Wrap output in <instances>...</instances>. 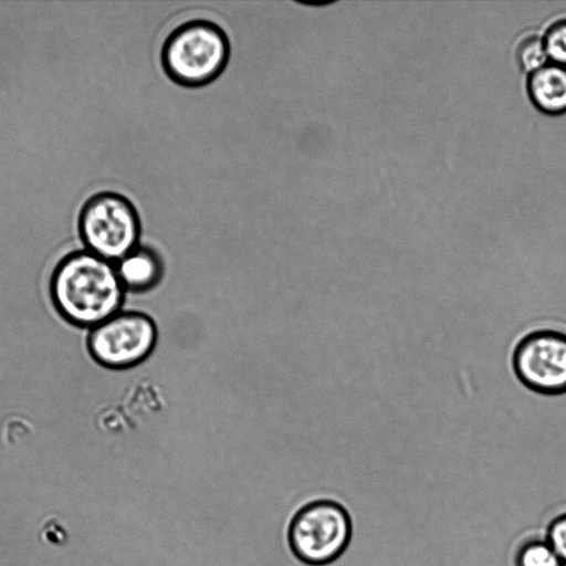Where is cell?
I'll return each instance as SVG.
<instances>
[{
	"instance_id": "7",
	"label": "cell",
	"mask_w": 566,
	"mask_h": 566,
	"mask_svg": "<svg viewBox=\"0 0 566 566\" xmlns=\"http://www.w3.org/2000/svg\"><path fill=\"white\" fill-rule=\"evenodd\" d=\"M534 105L547 114L566 112V66L547 63L532 73L527 83Z\"/></svg>"
},
{
	"instance_id": "10",
	"label": "cell",
	"mask_w": 566,
	"mask_h": 566,
	"mask_svg": "<svg viewBox=\"0 0 566 566\" xmlns=\"http://www.w3.org/2000/svg\"><path fill=\"white\" fill-rule=\"evenodd\" d=\"M516 59L521 69L531 74L545 66L548 55L543 39L536 35L524 39L516 50Z\"/></svg>"
},
{
	"instance_id": "2",
	"label": "cell",
	"mask_w": 566,
	"mask_h": 566,
	"mask_svg": "<svg viewBox=\"0 0 566 566\" xmlns=\"http://www.w3.org/2000/svg\"><path fill=\"white\" fill-rule=\"evenodd\" d=\"M230 42L226 31L206 19H193L174 29L164 41L160 62L166 75L178 85L200 87L226 69Z\"/></svg>"
},
{
	"instance_id": "6",
	"label": "cell",
	"mask_w": 566,
	"mask_h": 566,
	"mask_svg": "<svg viewBox=\"0 0 566 566\" xmlns=\"http://www.w3.org/2000/svg\"><path fill=\"white\" fill-rule=\"evenodd\" d=\"M511 360L515 377L526 389L548 397L566 394L565 332H528L517 340Z\"/></svg>"
},
{
	"instance_id": "4",
	"label": "cell",
	"mask_w": 566,
	"mask_h": 566,
	"mask_svg": "<svg viewBox=\"0 0 566 566\" xmlns=\"http://www.w3.org/2000/svg\"><path fill=\"white\" fill-rule=\"evenodd\" d=\"M78 231L85 250L116 263L139 245L140 220L126 197L101 192L82 207Z\"/></svg>"
},
{
	"instance_id": "3",
	"label": "cell",
	"mask_w": 566,
	"mask_h": 566,
	"mask_svg": "<svg viewBox=\"0 0 566 566\" xmlns=\"http://www.w3.org/2000/svg\"><path fill=\"white\" fill-rule=\"evenodd\" d=\"M353 532L350 513L343 503L318 499L304 504L294 514L287 528V543L302 564L326 566L348 549Z\"/></svg>"
},
{
	"instance_id": "11",
	"label": "cell",
	"mask_w": 566,
	"mask_h": 566,
	"mask_svg": "<svg viewBox=\"0 0 566 566\" xmlns=\"http://www.w3.org/2000/svg\"><path fill=\"white\" fill-rule=\"evenodd\" d=\"M543 41L548 59L553 63L566 66V20L553 24Z\"/></svg>"
},
{
	"instance_id": "1",
	"label": "cell",
	"mask_w": 566,
	"mask_h": 566,
	"mask_svg": "<svg viewBox=\"0 0 566 566\" xmlns=\"http://www.w3.org/2000/svg\"><path fill=\"white\" fill-rule=\"evenodd\" d=\"M125 293L115 263L85 249L63 256L49 281L56 313L88 331L122 311Z\"/></svg>"
},
{
	"instance_id": "9",
	"label": "cell",
	"mask_w": 566,
	"mask_h": 566,
	"mask_svg": "<svg viewBox=\"0 0 566 566\" xmlns=\"http://www.w3.org/2000/svg\"><path fill=\"white\" fill-rule=\"evenodd\" d=\"M513 566H564L562 559L545 538L536 534L522 541L513 551Z\"/></svg>"
},
{
	"instance_id": "8",
	"label": "cell",
	"mask_w": 566,
	"mask_h": 566,
	"mask_svg": "<svg viewBox=\"0 0 566 566\" xmlns=\"http://www.w3.org/2000/svg\"><path fill=\"white\" fill-rule=\"evenodd\" d=\"M118 277L126 292H143L160 277L161 266L155 252L138 245L115 263Z\"/></svg>"
},
{
	"instance_id": "12",
	"label": "cell",
	"mask_w": 566,
	"mask_h": 566,
	"mask_svg": "<svg viewBox=\"0 0 566 566\" xmlns=\"http://www.w3.org/2000/svg\"><path fill=\"white\" fill-rule=\"evenodd\" d=\"M545 538L566 566V511L558 513L547 523Z\"/></svg>"
},
{
	"instance_id": "5",
	"label": "cell",
	"mask_w": 566,
	"mask_h": 566,
	"mask_svg": "<svg viewBox=\"0 0 566 566\" xmlns=\"http://www.w3.org/2000/svg\"><path fill=\"white\" fill-rule=\"evenodd\" d=\"M157 328L146 314L119 311L88 331L86 349L98 365L126 369L144 361L153 352Z\"/></svg>"
},
{
	"instance_id": "13",
	"label": "cell",
	"mask_w": 566,
	"mask_h": 566,
	"mask_svg": "<svg viewBox=\"0 0 566 566\" xmlns=\"http://www.w3.org/2000/svg\"><path fill=\"white\" fill-rule=\"evenodd\" d=\"M286 522H290V521H285V522L279 523V524H276L275 526H277V525H280V524H283V523H286ZM275 526H273V527H275ZM273 527H271V528H273ZM271 528H270V530H271ZM270 530H268V531H270ZM268 531H266V532H268ZM266 532H264V533H266ZM264 533H263V534H264ZM263 534H262V535H263ZM260 536H261V535H260ZM260 536H259V537H260ZM259 537H258V538H255V539H251V541L249 542V544H259L261 541H263V539H261V538H259Z\"/></svg>"
}]
</instances>
